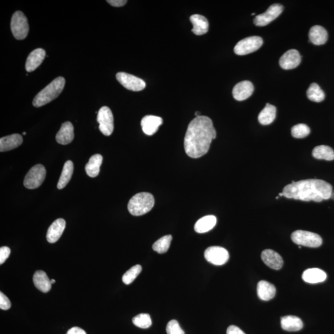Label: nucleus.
Returning <instances> with one entry per match:
<instances>
[{"instance_id":"obj_2","label":"nucleus","mask_w":334,"mask_h":334,"mask_svg":"<svg viewBox=\"0 0 334 334\" xmlns=\"http://www.w3.org/2000/svg\"><path fill=\"white\" fill-rule=\"evenodd\" d=\"M333 186L326 181L318 179L299 181H292L291 184L285 186L282 193L284 197L309 202L320 203L331 198Z\"/></svg>"},{"instance_id":"obj_40","label":"nucleus","mask_w":334,"mask_h":334,"mask_svg":"<svg viewBox=\"0 0 334 334\" xmlns=\"http://www.w3.org/2000/svg\"><path fill=\"white\" fill-rule=\"evenodd\" d=\"M227 334H246L244 332L235 326H230L228 327L227 331Z\"/></svg>"},{"instance_id":"obj_29","label":"nucleus","mask_w":334,"mask_h":334,"mask_svg":"<svg viewBox=\"0 0 334 334\" xmlns=\"http://www.w3.org/2000/svg\"><path fill=\"white\" fill-rule=\"evenodd\" d=\"M276 108L274 105L266 104L258 116V120L262 125H269L274 121L276 117Z\"/></svg>"},{"instance_id":"obj_26","label":"nucleus","mask_w":334,"mask_h":334,"mask_svg":"<svg viewBox=\"0 0 334 334\" xmlns=\"http://www.w3.org/2000/svg\"><path fill=\"white\" fill-rule=\"evenodd\" d=\"M281 326L285 331L295 332L303 329V323L298 317L286 316L281 318Z\"/></svg>"},{"instance_id":"obj_46","label":"nucleus","mask_w":334,"mask_h":334,"mask_svg":"<svg viewBox=\"0 0 334 334\" xmlns=\"http://www.w3.org/2000/svg\"><path fill=\"white\" fill-rule=\"evenodd\" d=\"M279 198V196H277V197L276 198V200H278Z\"/></svg>"},{"instance_id":"obj_47","label":"nucleus","mask_w":334,"mask_h":334,"mask_svg":"<svg viewBox=\"0 0 334 334\" xmlns=\"http://www.w3.org/2000/svg\"><path fill=\"white\" fill-rule=\"evenodd\" d=\"M26 132H23V135H26Z\"/></svg>"},{"instance_id":"obj_37","label":"nucleus","mask_w":334,"mask_h":334,"mask_svg":"<svg viewBox=\"0 0 334 334\" xmlns=\"http://www.w3.org/2000/svg\"><path fill=\"white\" fill-rule=\"evenodd\" d=\"M166 331L167 334H185L177 321L171 320L167 324Z\"/></svg>"},{"instance_id":"obj_14","label":"nucleus","mask_w":334,"mask_h":334,"mask_svg":"<svg viewBox=\"0 0 334 334\" xmlns=\"http://www.w3.org/2000/svg\"><path fill=\"white\" fill-rule=\"evenodd\" d=\"M254 92V85L249 81H243L233 87L232 94L235 100L243 101L248 99Z\"/></svg>"},{"instance_id":"obj_22","label":"nucleus","mask_w":334,"mask_h":334,"mask_svg":"<svg viewBox=\"0 0 334 334\" xmlns=\"http://www.w3.org/2000/svg\"><path fill=\"white\" fill-rule=\"evenodd\" d=\"M257 295L263 301L271 300L276 293V289L273 284L269 282L261 281L257 284Z\"/></svg>"},{"instance_id":"obj_25","label":"nucleus","mask_w":334,"mask_h":334,"mask_svg":"<svg viewBox=\"0 0 334 334\" xmlns=\"http://www.w3.org/2000/svg\"><path fill=\"white\" fill-rule=\"evenodd\" d=\"M34 286L39 291L47 293L51 288V281L48 279L47 275L43 271H38L35 272L33 277Z\"/></svg>"},{"instance_id":"obj_7","label":"nucleus","mask_w":334,"mask_h":334,"mask_svg":"<svg viewBox=\"0 0 334 334\" xmlns=\"http://www.w3.org/2000/svg\"><path fill=\"white\" fill-rule=\"evenodd\" d=\"M46 174L45 168L42 165L38 164L32 167L24 178V186L30 190L39 188L45 180Z\"/></svg>"},{"instance_id":"obj_8","label":"nucleus","mask_w":334,"mask_h":334,"mask_svg":"<svg viewBox=\"0 0 334 334\" xmlns=\"http://www.w3.org/2000/svg\"><path fill=\"white\" fill-rule=\"evenodd\" d=\"M263 44V40L259 36H251L238 42L234 48L238 55H246L257 51Z\"/></svg>"},{"instance_id":"obj_1","label":"nucleus","mask_w":334,"mask_h":334,"mask_svg":"<svg viewBox=\"0 0 334 334\" xmlns=\"http://www.w3.org/2000/svg\"><path fill=\"white\" fill-rule=\"evenodd\" d=\"M216 136L217 132L209 118L196 117L189 124L186 132L184 147L186 154L193 159L205 156Z\"/></svg>"},{"instance_id":"obj_5","label":"nucleus","mask_w":334,"mask_h":334,"mask_svg":"<svg viewBox=\"0 0 334 334\" xmlns=\"http://www.w3.org/2000/svg\"><path fill=\"white\" fill-rule=\"evenodd\" d=\"M291 238L295 244L306 247L318 248L323 244L320 236L308 231L296 230L292 233Z\"/></svg>"},{"instance_id":"obj_48","label":"nucleus","mask_w":334,"mask_h":334,"mask_svg":"<svg viewBox=\"0 0 334 334\" xmlns=\"http://www.w3.org/2000/svg\"><path fill=\"white\" fill-rule=\"evenodd\" d=\"M252 16L255 15V13H252Z\"/></svg>"},{"instance_id":"obj_32","label":"nucleus","mask_w":334,"mask_h":334,"mask_svg":"<svg viewBox=\"0 0 334 334\" xmlns=\"http://www.w3.org/2000/svg\"><path fill=\"white\" fill-rule=\"evenodd\" d=\"M307 97L311 101L321 102L325 99V94L318 84L312 83L306 92Z\"/></svg>"},{"instance_id":"obj_12","label":"nucleus","mask_w":334,"mask_h":334,"mask_svg":"<svg viewBox=\"0 0 334 334\" xmlns=\"http://www.w3.org/2000/svg\"><path fill=\"white\" fill-rule=\"evenodd\" d=\"M284 6L281 4H274L269 7L265 13L257 15L254 19L255 25L258 27L266 26L281 15Z\"/></svg>"},{"instance_id":"obj_9","label":"nucleus","mask_w":334,"mask_h":334,"mask_svg":"<svg viewBox=\"0 0 334 334\" xmlns=\"http://www.w3.org/2000/svg\"><path fill=\"white\" fill-rule=\"evenodd\" d=\"M97 122L99 124V129L105 136H109L114 129V119L112 110L104 106L99 110L97 115Z\"/></svg>"},{"instance_id":"obj_10","label":"nucleus","mask_w":334,"mask_h":334,"mask_svg":"<svg viewBox=\"0 0 334 334\" xmlns=\"http://www.w3.org/2000/svg\"><path fill=\"white\" fill-rule=\"evenodd\" d=\"M116 78L123 86L132 91H141L146 86L144 81L129 74L124 72L118 73Z\"/></svg>"},{"instance_id":"obj_31","label":"nucleus","mask_w":334,"mask_h":334,"mask_svg":"<svg viewBox=\"0 0 334 334\" xmlns=\"http://www.w3.org/2000/svg\"><path fill=\"white\" fill-rule=\"evenodd\" d=\"M313 156L319 160H326L332 161L334 160V151L331 147L328 146H317L313 149Z\"/></svg>"},{"instance_id":"obj_6","label":"nucleus","mask_w":334,"mask_h":334,"mask_svg":"<svg viewBox=\"0 0 334 334\" xmlns=\"http://www.w3.org/2000/svg\"><path fill=\"white\" fill-rule=\"evenodd\" d=\"M11 29L17 40H23L28 36L29 31L28 21L23 12L18 11L14 13L11 18Z\"/></svg>"},{"instance_id":"obj_43","label":"nucleus","mask_w":334,"mask_h":334,"mask_svg":"<svg viewBox=\"0 0 334 334\" xmlns=\"http://www.w3.org/2000/svg\"><path fill=\"white\" fill-rule=\"evenodd\" d=\"M195 115H196V117H200L201 116L200 112H196L195 113Z\"/></svg>"},{"instance_id":"obj_41","label":"nucleus","mask_w":334,"mask_h":334,"mask_svg":"<svg viewBox=\"0 0 334 334\" xmlns=\"http://www.w3.org/2000/svg\"><path fill=\"white\" fill-rule=\"evenodd\" d=\"M107 3L114 7H122L126 4V0H108Z\"/></svg>"},{"instance_id":"obj_4","label":"nucleus","mask_w":334,"mask_h":334,"mask_svg":"<svg viewBox=\"0 0 334 334\" xmlns=\"http://www.w3.org/2000/svg\"><path fill=\"white\" fill-rule=\"evenodd\" d=\"M154 204V198L151 193H139L129 200L127 209L132 215L141 216L148 213L153 208Z\"/></svg>"},{"instance_id":"obj_23","label":"nucleus","mask_w":334,"mask_h":334,"mask_svg":"<svg viewBox=\"0 0 334 334\" xmlns=\"http://www.w3.org/2000/svg\"><path fill=\"white\" fill-rule=\"evenodd\" d=\"M304 282L309 284H318L325 281L327 274L323 270L318 268L308 269L304 271L302 275Z\"/></svg>"},{"instance_id":"obj_16","label":"nucleus","mask_w":334,"mask_h":334,"mask_svg":"<svg viewBox=\"0 0 334 334\" xmlns=\"http://www.w3.org/2000/svg\"><path fill=\"white\" fill-rule=\"evenodd\" d=\"M261 259L267 266L272 269H281L284 265L283 259L281 255L272 250H263L261 254Z\"/></svg>"},{"instance_id":"obj_3","label":"nucleus","mask_w":334,"mask_h":334,"mask_svg":"<svg viewBox=\"0 0 334 334\" xmlns=\"http://www.w3.org/2000/svg\"><path fill=\"white\" fill-rule=\"evenodd\" d=\"M65 85V78L63 77L56 78L34 98V106L41 107L55 99L62 92Z\"/></svg>"},{"instance_id":"obj_15","label":"nucleus","mask_w":334,"mask_h":334,"mask_svg":"<svg viewBox=\"0 0 334 334\" xmlns=\"http://www.w3.org/2000/svg\"><path fill=\"white\" fill-rule=\"evenodd\" d=\"M163 124L162 118L154 115H147L141 120L142 131L148 136H152L158 131L159 127Z\"/></svg>"},{"instance_id":"obj_11","label":"nucleus","mask_w":334,"mask_h":334,"mask_svg":"<svg viewBox=\"0 0 334 334\" xmlns=\"http://www.w3.org/2000/svg\"><path fill=\"white\" fill-rule=\"evenodd\" d=\"M205 257L210 263L215 266H222L229 259V254L227 250L220 247H211L206 249Z\"/></svg>"},{"instance_id":"obj_39","label":"nucleus","mask_w":334,"mask_h":334,"mask_svg":"<svg viewBox=\"0 0 334 334\" xmlns=\"http://www.w3.org/2000/svg\"><path fill=\"white\" fill-rule=\"evenodd\" d=\"M11 253V250L8 247H3L0 248V264H3L6 260L8 258Z\"/></svg>"},{"instance_id":"obj_35","label":"nucleus","mask_w":334,"mask_h":334,"mask_svg":"<svg viewBox=\"0 0 334 334\" xmlns=\"http://www.w3.org/2000/svg\"><path fill=\"white\" fill-rule=\"evenodd\" d=\"M141 271L142 267L140 265H136V266L132 267L123 276V282L126 285L131 284L137 278Z\"/></svg>"},{"instance_id":"obj_42","label":"nucleus","mask_w":334,"mask_h":334,"mask_svg":"<svg viewBox=\"0 0 334 334\" xmlns=\"http://www.w3.org/2000/svg\"><path fill=\"white\" fill-rule=\"evenodd\" d=\"M66 334H87L83 329L78 328V327H74L68 331Z\"/></svg>"},{"instance_id":"obj_20","label":"nucleus","mask_w":334,"mask_h":334,"mask_svg":"<svg viewBox=\"0 0 334 334\" xmlns=\"http://www.w3.org/2000/svg\"><path fill=\"white\" fill-rule=\"evenodd\" d=\"M23 139L21 135L13 134L0 139V151L1 152L11 151L21 146Z\"/></svg>"},{"instance_id":"obj_36","label":"nucleus","mask_w":334,"mask_h":334,"mask_svg":"<svg viewBox=\"0 0 334 334\" xmlns=\"http://www.w3.org/2000/svg\"><path fill=\"white\" fill-rule=\"evenodd\" d=\"M311 130L305 124L294 125L292 128V135L295 138L301 139L308 136Z\"/></svg>"},{"instance_id":"obj_17","label":"nucleus","mask_w":334,"mask_h":334,"mask_svg":"<svg viewBox=\"0 0 334 334\" xmlns=\"http://www.w3.org/2000/svg\"><path fill=\"white\" fill-rule=\"evenodd\" d=\"M46 56L45 51L42 48L36 49L29 54L26 63V70L33 72L42 63Z\"/></svg>"},{"instance_id":"obj_24","label":"nucleus","mask_w":334,"mask_h":334,"mask_svg":"<svg viewBox=\"0 0 334 334\" xmlns=\"http://www.w3.org/2000/svg\"><path fill=\"white\" fill-rule=\"evenodd\" d=\"M190 21L193 25L192 32L196 35L201 36L208 33L209 22L205 16L200 14H193L190 17Z\"/></svg>"},{"instance_id":"obj_13","label":"nucleus","mask_w":334,"mask_h":334,"mask_svg":"<svg viewBox=\"0 0 334 334\" xmlns=\"http://www.w3.org/2000/svg\"><path fill=\"white\" fill-rule=\"evenodd\" d=\"M301 57L298 51L292 49L286 51L280 58L279 64L284 70H292L298 67L301 63Z\"/></svg>"},{"instance_id":"obj_33","label":"nucleus","mask_w":334,"mask_h":334,"mask_svg":"<svg viewBox=\"0 0 334 334\" xmlns=\"http://www.w3.org/2000/svg\"><path fill=\"white\" fill-rule=\"evenodd\" d=\"M172 237L171 235H166L164 237L160 238L154 243L152 248L159 254H163L167 252L171 244Z\"/></svg>"},{"instance_id":"obj_18","label":"nucleus","mask_w":334,"mask_h":334,"mask_svg":"<svg viewBox=\"0 0 334 334\" xmlns=\"http://www.w3.org/2000/svg\"><path fill=\"white\" fill-rule=\"evenodd\" d=\"M66 227L65 220L58 218L50 226L46 233V240L50 243H54L60 239Z\"/></svg>"},{"instance_id":"obj_19","label":"nucleus","mask_w":334,"mask_h":334,"mask_svg":"<svg viewBox=\"0 0 334 334\" xmlns=\"http://www.w3.org/2000/svg\"><path fill=\"white\" fill-rule=\"evenodd\" d=\"M75 137L74 127L70 122H66L61 125L58 133L56 134V140L58 143L66 145L71 143Z\"/></svg>"},{"instance_id":"obj_38","label":"nucleus","mask_w":334,"mask_h":334,"mask_svg":"<svg viewBox=\"0 0 334 334\" xmlns=\"http://www.w3.org/2000/svg\"><path fill=\"white\" fill-rule=\"evenodd\" d=\"M11 302L8 297L2 292H0V308L3 310H8L11 308Z\"/></svg>"},{"instance_id":"obj_21","label":"nucleus","mask_w":334,"mask_h":334,"mask_svg":"<svg viewBox=\"0 0 334 334\" xmlns=\"http://www.w3.org/2000/svg\"><path fill=\"white\" fill-rule=\"evenodd\" d=\"M309 41L316 45H323L328 41V34L323 27L314 26L309 32Z\"/></svg>"},{"instance_id":"obj_44","label":"nucleus","mask_w":334,"mask_h":334,"mask_svg":"<svg viewBox=\"0 0 334 334\" xmlns=\"http://www.w3.org/2000/svg\"><path fill=\"white\" fill-rule=\"evenodd\" d=\"M55 281L54 279L51 280V285L55 284Z\"/></svg>"},{"instance_id":"obj_30","label":"nucleus","mask_w":334,"mask_h":334,"mask_svg":"<svg viewBox=\"0 0 334 334\" xmlns=\"http://www.w3.org/2000/svg\"><path fill=\"white\" fill-rule=\"evenodd\" d=\"M74 170V165L72 161H68L64 165L62 172L59 179L57 188L61 190L65 187L72 177Z\"/></svg>"},{"instance_id":"obj_34","label":"nucleus","mask_w":334,"mask_h":334,"mask_svg":"<svg viewBox=\"0 0 334 334\" xmlns=\"http://www.w3.org/2000/svg\"><path fill=\"white\" fill-rule=\"evenodd\" d=\"M132 323L139 328L147 329L152 325L151 316L148 314H140L132 319Z\"/></svg>"},{"instance_id":"obj_27","label":"nucleus","mask_w":334,"mask_h":334,"mask_svg":"<svg viewBox=\"0 0 334 334\" xmlns=\"http://www.w3.org/2000/svg\"><path fill=\"white\" fill-rule=\"evenodd\" d=\"M217 218L214 215L205 216L197 221L195 225V230L198 233L208 232L215 227Z\"/></svg>"},{"instance_id":"obj_45","label":"nucleus","mask_w":334,"mask_h":334,"mask_svg":"<svg viewBox=\"0 0 334 334\" xmlns=\"http://www.w3.org/2000/svg\"><path fill=\"white\" fill-rule=\"evenodd\" d=\"M279 197H281V196H284V194H283V193H282H282H280L279 194Z\"/></svg>"},{"instance_id":"obj_28","label":"nucleus","mask_w":334,"mask_h":334,"mask_svg":"<svg viewBox=\"0 0 334 334\" xmlns=\"http://www.w3.org/2000/svg\"><path fill=\"white\" fill-rule=\"evenodd\" d=\"M102 161L103 157L100 154H95L90 157L89 162L85 166V171L88 176L94 178L99 175Z\"/></svg>"}]
</instances>
